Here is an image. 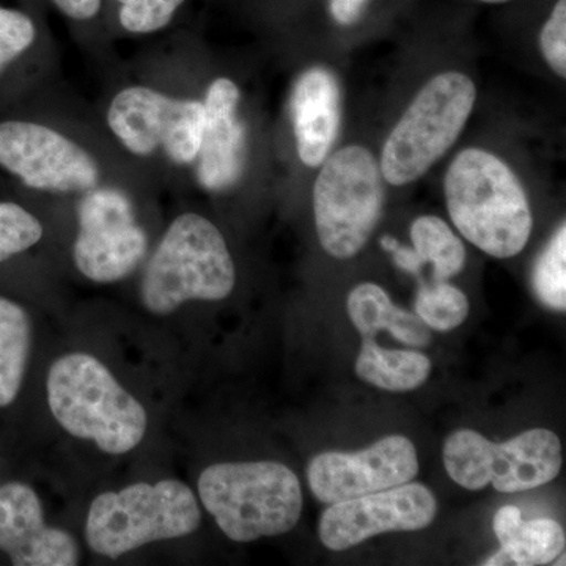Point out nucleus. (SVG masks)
<instances>
[{
  "mask_svg": "<svg viewBox=\"0 0 566 566\" xmlns=\"http://www.w3.org/2000/svg\"><path fill=\"white\" fill-rule=\"evenodd\" d=\"M447 210L458 232L494 259L523 252L534 218L526 189L493 153L465 148L444 177Z\"/></svg>",
  "mask_w": 566,
  "mask_h": 566,
  "instance_id": "1",
  "label": "nucleus"
},
{
  "mask_svg": "<svg viewBox=\"0 0 566 566\" xmlns=\"http://www.w3.org/2000/svg\"><path fill=\"white\" fill-rule=\"evenodd\" d=\"M46 387L52 416L74 438L93 441L109 455H125L144 439V406L91 354L71 353L55 360Z\"/></svg>",
  "mask_w": 566,
  "mask_h": 566,
  "instance_id": "2",
  "label": "nucleus"
},
{
  "mask_svg": "<svg viewBox=\"0 0 566 566\" xmlns=\"http://www.w3.org/2000/svg\"><path fill=\"white\" fill-rule=\"evenodd\" d=\"M200 501L237 543L292 531L303 513V490L292 469L275 461L219 463L199 479Z\"/></svg>",
  "mask_w": 566,
  "mask_h": 566,
  "instance_id": "3",
  "label": "nucleus"
},
{
  "mask_svg": "<svg viewBox=\"0 0 566 566\" xmlns=\"http://www.w3.org/2000/svg\"><path fill=\"white\" fill-rule=\"evenodd\" d=\"M237 271L218 227L196 212L178 216L145 268L140 294L155 315H170L189 301H222Z\"/></svg>",
  "mask_w": 566,
  "mask_h": 566,
  "instance_id": "4",
  "label": "nucleus"
},
{
  "mask_svg": "<svg viewBox=\"0 0 566 566\" xmlns=\"http://www.w3.org/2000/svg\"><path fill=\"white\" fill-rule=\"evenodd\" d=\"M474 81L460 71H446L420 88L382 145V178L392 186L423 177L463 133L474 111Z\"/></svg>",
  "mask_w": 566,
  "mask_h": 566,
  "instance_id": "5",
  "label": "nucleus"
},
{
  "mask_svg": "<svg viewBox=\"0 0 566 566\" xmlns=\"http://www.w3.org/2000/svg\"><path fill=\"white\" fill-rule=\"evenodd\" d=\"M200 521L196 495L185 483H134L92 502L85 539L99 556L118 558L150 543L191 535Z\"/></svg>",
  "mask_w": 566,
  "mask_h": 566,
  "instance_id": "6",
  "label": "nucleus"
},
{
  "mask_svg": "<svg viewBox=\"0 0 566 566\" xmlns=\"http://www.w3.org/2000/svg\"><path fill=\"white\" fill-rule=\"evenodd\" d=\"M385 178L374 153L348 145L322 164L314 186L319 244L331 256L348 260L363 251L381 221Z\"/></svg>",
  "mask_w": 566,
  "mask_h": 566,
  "instance_id": "7",
  "label": "nucleus"
},
{
  "mask_svg": "<svg viewBox=\"0 0 566 566\" xmlns=\"http://www.w3.org/2000/svg\"><path fill=\"white\" fill-rule=\"evenodd\" d=\"M442 457L450 479L469 491L493 485L499 493H521L553 482L562 469L560 439L543 428L504 444L476 431L458 430L447 438Z\"/></svg>",
  "mask_w": 566,
  "mask_h": 566,
  "instance_id": "8",
  "label": "nucleus"
},
{
  "mask_svg": "<svg viewBox=\"0 0 566 566\" xmlns=\"http://www.w3.org/2000/svg\"><path fill=\"white\" fill-rule=\"evenodd\" d=\"M106 118L112 134L133 155L147 158L163 150L181 166L196 161L203 132L202 102L133 85L112 98Z\"/></svg>",
  "mask_w": 566,
  "mask_h": 566,
  "instance_id": "9",
  "label": "nucleus"
},
{
  "mask_svg": "<svg viewBox=\"0 0 566 566\" xmlns=\"http://www.w3.org/2000/svg\"><path fill=\"white\" fill-rule=\"evenodd\" d=\"M148 249L132 200L115 188L84 192L77 207V237L73 259L88 281L114 283L132 274Z\"/></svg>",
  "mask_w": 566,
  "mask_h": 566,
  "instance_id": "10",
  "label": "nucleus"
},
{
  "mask_svg": "<svg viewBox=\"0 0 566 566\" xmlns=\"http://www.w3.org/2000/svg\"><path fill=\"white\" fill-rule=\"evenodd\" d=\"M0 167L36 191L87 192L99 182V167L91 153L33 122L0 123Z\"/></svg>",
  "mask_w": 566,
  "mask_h": 566,
  "instance_id": "11",
  "label": "nucleus"
},
{
  "mask_svg": "<svg viewBox=\"0 0 566 566\" xmlns=\"http://www.w3.org/2000/svg\"><path fill=\"white\" fill-rule=\"evenodd\" d=\"M436 513L434 494L422 483L408 482L331 504L319 520V539L327 549L345 551L387 532L422 531Z\"/></svg>",
  "mask_w": 566,
  "mask_h": 566,
  "instance_id": "12",
  "label": "nucleus"
},
{
  "mask_svg": "<svg viewBox=\"0 0 566 566\" xmlns=\"http://www.w3.org/2000/svg\"><path fill=\"white\" fill-rule=\"evenodd\" d=\"M417 472L415 444L405 436L394 434L360 452L315 457L308 464L307 480L315 497L331 505L405 485Z\"/></svg>",
  "mask_w": 566,
  "mask_h": 566,
  "instance_id": "13",
  "label": "nucleus"
},
{
  "mask_svg": "<svg viewBox=\"0 0 566 566\" xmlns=\"http://www.w3.org/2000/svg\"><path fill=\"white\" fill-rule=\"evenodd\" d=\"M0 551L17 566H74L73 536L44 523L39 495L24 483L0 486Z\"/></svg>",
  "mask_w": 566,
  "mask_h": 566,
  "instance_id": "14",
  "label": "nucleus"
},
{
  "mask_svg": "<svg viewBox=\"0 0 566 566\" xmlns=\"http://www.w3.org/2000/svg\"><path fill=\"white\" fill-rule=\"evenodd\" d=\"M240 99V88L229 77H218L208 87L202 140L193 161L197 180L207 191H227L243 175L245 128L238 114Z\"/></svg>",
  "mask_w": 566,
  "mask_h": 566,
  "instance_id": "15",
  "label": "nucleus"
},
{
  "mask_svg": "<svg viewBox=\"0 0 566 566\" xmlns=\"http://www.w3.org/2000/svg\"><path fill=\"white\" fill-rule=\"evenodd\" d=\"M292 118L297 155L307 167H319L331 155L342 122L338 81L326 69L301 74L292 93Z\"/></svg>",
  "mask_w": 566,
  "mask_h": 566,
  "instance_id": "16",
  "label": "nucleus"
},
{
  "mask_svg": "<svg viewBox=\"0 0 566 566\" xmlns=\"http://www.w3.org/2000/svg\"><path fill=\"white\" fill-rule=\"evenodd\" d=\"M356 374L378 389L409 392L424 385L431 374V360L412 349L382 348L374 337H365L356 360Z\"/></svg>",
  "mask_w": 566,
  "mask_h": 566,
  "instance_id": "17",
  "label": "nucleus"
},
{
  "mask_svg": "<svg viewBox=\"0 0 566 566\" xmlns=\"http://www.w3.org/2000/svg\"><path fill=\"white\" fill-rule=\"evenodd\" d=\"M31 353V318L21 305L0 297V408L13 403Z\"/></svg>",
  "mask_w": 566,
  "mask_h": 566,
  "instance_id": "18",
  "label": "nucleus"
},
{
  "mask_svg": "<svg viewBox=\"0 0 566 566\" xmlns=\"http://www.w3.org/2000/svg\"><path fill=\"white\" fill-rule=\"evenodd\" d=\"M564 527L554 520L523 521L516 534L493 557L486 566H539L549 565L565 553Z\"/></svg>",
  "mask_w": 566,
  "mask_h": 566,
  "instance_id": "19",
  "label": "nucleus"
},
{
  "mask_svg": "<svg viewBox=\"0 0 566 566\" xmlns=\"http://www.w3.org/2000/svg\"><path fill=\"white\" fill-rule=\"evenodd\" d=\"M415 251L423 264L433 266L436 281H449L463 271V241L438 216H420L411 226Z\"/></svg>",
  "mask_w": 566,
  "mask_h": 566,
  "instance_id": "20",
  "label": "nucleus"
},
{
  "mask_svg": "<svg viewBox=\"0 0 566 566\" xmlns=\"http://www.w3.org/2000/svg\"><path fill=\"white\" fill-rule=\"evenodd\" d=\"M349 319L363 337H375L379 331L392 333L401 308L394 305L385 289L365 282L354 286L346 301Z\"/></svg>",
  "mask_w": 566,
  "mask_h": 566,
  "instance_id": "21",
  "label": "nucleus"
},
{
  "mask_svg": "<svg viewBox=\"0 0 566 566\" xmlns=\"http://www.w3.org/2000/svg\"><path fill=\"white\" fill-rule=\"evenodd\" d=\"M465 294L447 281L423 285L416 300V314L430 329L447 333L461 326L469 315Z\"/></svg>",
  "mask_w": 566,
  "mask_h": 566,
  "instance_id": "22",
  "label": "nucleus"
},
{
  "mask_svg": "<svg viewBox=\"0 0 566 566\" xmlns=\"http://www.w3.org/2000/svg\"><path fill=\"white\" fill-rule=\"evenodd\" d=\"M536 297L553 311L566 308V226L558 227L545 251L539 253L532 274Z\"/></svg>",
  "mask_w": 566,
  "mask_h": 566,
  "instance_id": "23",
  "label": "nucleus"
},
{
  "mask_svg": "<svg viewBox=\"0 0 566 566\" xmlns=\"http://www.w3.org/2000/svg\"><path fill=\"white\" fill-rule=\"evenodd\" d=\"M43 237V226L21 205L0 203V263L28 251Z\"/></svg>",
  "mask_w": 566,
  "mask_h": 566,
  "instance_id": "24",
  "label": "nucleus"
},
{
  "mask_svg": "<svg viewBox=\"0 0 566 566\" xmlns=\"http://www.w3.org/2000/svg\"><path fill=\"white\" fill-rule=\"evenodd\" d=\"M118 21L126 32L148 35L163 31L172 22L186 0H114Z\"/></svg>",
  "mask_w": 566,
  "mask_h": 566,
  "instance_id": "25",
  "label": "nucleus"
},
{
  "mask_svg": "<svg viewBox=\"0 0 566 566\" xmlns=\"http://www.w3.org/2000/svg\"><path fill=\"white\" fill-rule=\"evenodd\" d=\"M35 22L24 11L0 6V77L35 41Z\"/></svg>",
  "mask_w": 566,
  "mask_h": 566,
  "instance_id": "26",
  "label": "nucleus"
},
{
  "mask_svg": "<svg viewBox=\"0 0 566 566\" xmlns=\"http://www.w3.org/2000/svg\"><path fill=\"white\" fill-rule=\"evenodd\" d=\"M539 50L551 70L566 77V0H557L539 33Z\"/></svg>",
  "mask_w": 566,
  "mask_h": 566,
  "instance_id": "27",
  "label": "nucleus"
},
{
  "mask_svg": "<svg viewBox=\"0 0 566 566\" xmlns=\"http://www.w3.org/2000/svg\"><path fill=\"white\" fill-rule=\"evenodd\" d=\"M370 3L371 0H329L327 9L335 24L352 28L363 20Z\"/></svg>",
  "mask_w": 566,
  "mask_h": 566,
  "instance_id": "28",
  "label": "nucleus"
},
{
  "mask_svg": "<svg viewBox=\"0 0 566 566\" xmlns=\"http://www.w3.org/2000/svg\"><path fill=\"white\" fill-rule=\"evenodd\" d=\"M521 523H523V515H521V510L515 505H505L502 506L501 510H497L494 516V534L497 536L499 543L501 546L506 545L510 539L513 538V535L516 534L517 528H520Z\"/></svg>",
  "mask_w": 566,
  "mask_h": 566,
  "instance_id": "29",
  "label": "nucleus"
},
{
  "mask_svg": "<svg viewBox=\"0 0 566 566\" xmlns=\"http://www.w3.org/2000/svg\"><path fill=\"white\" fill-rule=\"evenodd\" d=\"M381 248L392 253L395 264L400 270L406 271V273L419 274L420 270H422V260L419 259L415 249L405 248L395 238H381Z\"/></svg>",
  "mask_w": 566,
  "mask_h": 566,
  "instance_id": "30",
  "label": "nucleus"
},
{
  "mask_svg": "<svg viewBox=\"0 0 566 566\" xmlns=\"http://www.w3.org/2000/svg\"><path fill=\"white\" fill-rule=\"evenodd\" d=\"M65 17L74 21H91L102 10L103 0H52Z\"/></svg>",
  "mask_w": 566,
  "mask_h": 566,
  "instance_id": "31",
  "label": "nucleus"
},
{
  "mask_svg": "<svg viewBox=\"0 0 566 566\" xmlns=\"http://www.w3.org/2000/svg\"><path fill=\"white\" fill-rule=\"evenodd\" d=\"M479 2L490 3V6H501V3L512 2V0H479Z\"/></svg>",
  "mask_w": 566,
  "mask_h": 566,
  "instance_id": "32",
  "label": "nucleus"
}]
</instances>
